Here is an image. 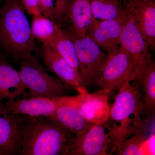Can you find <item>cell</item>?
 <instances>
[{
    "label": "cell",
    "mask_w": 155,
    "mask_h": 155,
    "mask_svg": "<svg viewBox=\"0 0 155 155\" xmlns=\"http://www.w3.org/2000/svg\"><path fill=\"white\" fill-rule=\"evenodd\" d=\"M41 57L47 67L54 73L65 86L79 94L87 92L79 72L73 68L50 45L43 44Z\"/></svg>",
    "instance_id": "obj_12"
},
{
    "label": "cell",
    "mask_w": 155,
    "mask_h": 155,
    "mask_svg": "<svg viewBox=\"0 0 155 155\" xmlns=\"http://www.w3.org/2000/svg\"><path fill=\"white\" fill-rule=\"evenodd\" d=\"M92 11L97 19H120L124 10L119 2L114 0H91Z\"/></svg>",
    "instance_id": "obj_20"
},
{
    "label": "cell",
    "mask_w": 155,
    "mask_h": 155,
    "mask_svg": "<svg viewBox=\"0 0 155 155\" xmlns=\"http://www.w3.org/2000/svg\"><path fill=\"white\" fill-rule=\"evenodd\" d=\"M110 93L98 89L92 93L79 94L77 105L85 119L92 124H101L110 118L111 107L109 104Z\"/></svg>",
    "instance_id": "obj_13"
},
{
    "label": "cell",
    "mask_w": 155,
    "mask_h": 155,
    "mask_svg": "<svg viewBox=\"0 0 155 155\" xmlns=\"http://www.w3.org/2000/svg\"><path fill=\"white\" fill-rule=\"evenodd\" d=\"M135 78L134 66L131 58L120 46L108 54L101 75L94 84L98 89L110 93L118 90L123 82L133 81Z\"/></svg>",
    "instance_id": "obj_7"
},
{
    "label": "cell",
    "mask_w": 155,
    "mask_h": 155,
    "mask_svg": "<svg viewBox=\"0 0 155 155\" xmlns=\"http://www.w3.org/2000/svg\"><path fill=\"white\" fill-rule=\"evenodd\" d=\"M138 88L129 80L123 82L111 108L110 120L118 147L126 138L146 127V120L142 118L144 105Z\"/></svg>",
    "instance_id": "obj_3"
},
{
    "label": "cell",
    "mask_w": 155,
    "mask_h": 155,
    "mask_svg": "<svg viewBox=\"0 0 155 155\" xmlns=\"http://www.w3.org/2000/svg\"><path fill=\"white\" fill-rule=\"evenodd\" d=\"M26 93L19 71L6 61L0 60V105L6 101L24 97Z\"/></svg>",
    "instance_id": "obj_16"
},
{
    "label": "cell",
    "mask_w": 155,
    "mask_h": 155,
    "mask_svg": "<svg viewBox=\"0 0 155 155\" xmlns=\"http://www.w3.org/2000/svg\"><path fill=\"white\" fill-rule=\"evenodd\" d=\"M50 46L79 72L78 59L72 34L60 28L55 38Z\"/></svg>",
    "instance_id": "obj_19"
},
{
    "label": "cell",
    "mask_w": 155,
    "mask_h": 155,
    "mask_svg": "<svg viewBox=\"0 0 155 155\" xmlns=\"http://www.w3.org/2000/svg\"><path fill=\"white\" fill-rule=\"evenodd\" d=\"M74 96L31 97L6 101L4 106L8 112L29 117H50L61 106L72 101Z\"/></svg>",
    "instance_id": "obj_9"
},
{
    "label": "cell",
    "mask_w": 155,
    "mask_h": 155,
    "mask_svg": "<svg viewBox=\"0 0 155 155\" xmlns=\"http://www.w3.org/2000/svg\"><path fill=\"white\" fill-rule=\"evenodd\" d=\"M24 10L29 15L41 14L40 0H20Z\"/></svg>",
    "instance_id": "obj_24"
},
{
    "label": "cell",
    "mask_w": 155,
    "mask_h": 155,
    "mask_svg": "<svg viewBox=\"0 0 155 155\" xmlns=\"http://www.w3.org/2000/svg\"><path fill=\"white\" fill-rule=\"evenodd\" d=\"M142 84L145 93L144 112L148 116L154 114L155 110V64L153 61L145 69Z\"/></svg>",
    "instance_id": "obj_21"
},
{
    "label": "cell",
    "mask_w": 155,
    "mask_h": 155,
    "mask_svg": "<svg viewBox=\"0 0 155 155\" xmlns=\"http://www.w3.org/2000/svg\"><path fill=\"white\" fill-rule=\"evenodd\" d=\"M117 147L110 118L94 124L81 135L71 139L67 155H110Z\"/></svg>",
    "instance_id": "obj_5"
},
{
    "label": "cell",
    "mask_w": 155,
    "mask_h": 155,
    "mask_svg": "<svg viewBox=\"0 0 155 155\" xmlns=\"http://www.w3.org/2000/svg\"><path fill=\"white\" fill-rule=\"evenodd\" d=\"M124 10V14L122 17L123 28L120 46L132 60L135 74L134 81L137 83L138 87L139 84H142L145 69L153 60L148 51L149 45L141 31L130 15L125 9Z\"/></svg>",
    "instance_id": "obj_6"
},
{
    "label": "cell",
    "mask_w": 155,
    "mask_h": 155,
    "mask_svg": "<svg viewBox=\"0 0 155 155\" xmlns=\"http://www.w3.org/2000/svg\"><path fill=\"white\" fill-rule=\"evenodd\" d=\"M68 14L72 24V35L76 37L86 35L97 19L92 11L91 0H69Z\"/></svg>",
    "instance_id": "obj_17"
},
{
    "label": "cell",
    "mask_w": 155,
    "mask_h": 155,
    "mask_svg": "<svg viewBox=\"0 0 155 155\" xmlns=\"http://www.w3.org/2000/svg\"><path fill=\"white\" fill-rule=\"evenodd\" d=\"M19 71L26 88L23 98L64 96L66 86L61 81L51 76L32 54L22 58Z\"/></svg>",
    "instance_id": "obj_4"
},
{
    "label": "cell",
    "mask_w": 155,
    "mask_h": 155,
    "mask_svg": "<svg viewBox=\"0 0 155 155\" xmlns=\"http://www.w3.org/2000/svg\"><path fill=\"white\" fill-rule=\"evenodd\" d=\"M26 116L9 113L0 105V155H19Z\"/></svg>",
    "instance_id": "obj_10"
},
{
    "label": "cell",
    "mask_w": 155,
    "mask_h": 155,
    "mask_svg": "<svg viewBox=\"0 0 155 155\" xmlns=\"http://www.w3.org/2000/svg\"><path fill=\"white\" fill-rule=\"evenodd\" d=\"M114 1H116V2H120V1H121V0H114Z\"/></svg>",
    "instance_id": "obj_26"
},
{
    "label": "cell",
    "mask_w": 155,
    "mask_h": 155,
    "mask_svg": "<svg viewBox=\"0 0 155 155\" xmlns=\"http://www.w3.org/2000/svg\"><path fill=\"white\" fill-rule=\"evenodd\" d=\"M24 10L20 0H5L0 9V44L22 58L32 54L36 46Z\"/></svg>",
    "instance_id": "obj_2"
},
{
    "label": "cell",
    "mask_w": 155,
    "mask_h": 155,
    "mask_svg": "<svg viewBox=\"0 0 155 155\" xmlns=\"http://www.w3.org/2000/svg\"><path fill=\"white\" fill-rule=\"evenodd\" d=\"M123 28L122 18L100 21L97 19L86 35L109 54L119 48Z\"/></svg>",
    "instance_id": "obj_14"
},
{
    "label": "cell",
    "mask_w": 155,
    "mask_h": 155,
    "mask_svg": "<svg viewBox=\"0 0 155 155\" xmlns=\"http://www.w3.org/2000/svg\"><path fill=\"white\" fill-rule=\"evenodd\" d=\"M72 35L78 59L79 75L87 88L99 77L107 56L99 46L87 35L81 37Z\"/></svg>",
    "instance_id": "obj_8"
},
{
    "label": "cell",
    "mask_w": 155,
    "mask_h": 155,
    "mask_svg": "<svg viewBox=\"0 0 155 155\" xmlns=\"http://www.w3.org/2000/svg\"><path fill=\"white\" fill-rule=\"evenodd\" d=\"M77 96L70 102L58 108L55 114L50 119L58 122L74 135L83 134L94 125L85 119L77 105Z\"/></svg>",
    "instance_id": "obj_15"
},
{
    "label": "cell",
    "mask_w": 155,
    "mask_h": 155,
    "mask_svg": "<svg viewBox=\"0 0 155 155\" xmlns=\"http://www.w3.org/2000/svg\"><path fill=\"white\" fill-rule=\"evenodd\" d=\"M122 7L133 19L149 48L154 50L155 0H124Z\"/></svg>",
    "instance_id": "obj_11"
},
{
    "label": "cell",
    "mask_w": 155,
    "mask_h": 155,
    "mask_svg": "<svg viewBox=\"0 0 155 155\" xmlns=\"http://www.w3.org/2000/svg\"><path fill=\"white\" fill-rule=\"evenodd\" d=\"M74 135L48 117L26 116L19 155H67Z\"/></svg>",
    "instance_id": "obj_1"
},
{
    "label": "cell",
    "mask_w": 155,
    "mask_h": 155,
    "mask_svg": "<svg viewBox=\"0 0 155 155\" xmlns=\"http://www.w3.org/2000/svg\"><path fill=\"white\" fill-rule=\"evenodd\" d=\"M57 20L60 19L68 14L69 0H54Z\"/></svg>",
    "instance_id": "obj_25"
},
{
    "label": "cell",
    "mask_w": 155,
    "mask_h": 155,
    "mask_svg": "<svg viewBox=\"0 0 155 155\" xmlns=\"http://www.w3.org/2000/svg\"><path fill=\"white\" fill-rule=\"evenodd\" d=\"M144 129L138 130L120 143L116 150L119 155H144L145 144L149 137Z\"/></svg>",
    "instance_id": "obj_22"
},
{
    "label": "cell",
    "mask_w": 155,
    "mask_h": 155,
    "mask_svg": "<svg viewBox=\"0 0 155 155\" xmlns=\"http://www.w3.org/2000/svg\"><path fill=\"white\" fill-rule=\"evenodd\" d=\"M32 16L31 27L35 38L41 42L43 44L51 45L61 27L54 20L43 14Z\"/></svg>",
    "instance_id": "obj_18"
},
{
    "label": "cell",
    "mask_w": 155,
    "mask_h": 155,
    "mask_svg": "<svg viewBox=\"0 0 155 155\" xmlns=\"http://www.w3.org/2000/svg\"><path fill=\"white\" fill-rule=\"evenodd\" d=\"M41 14L52 20H57L54 0H40Z\"/></svg>",
    "instance_id": "obj_23"
}]
</instances>
